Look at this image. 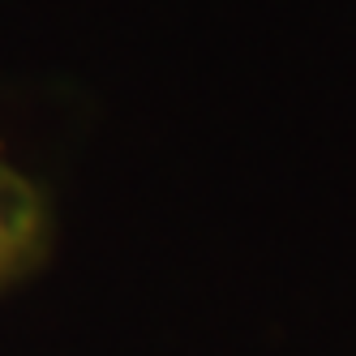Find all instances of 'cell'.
Masks as SVG:
<instances>
[{"label": "cell", "mask_w": 356, "mask_h": 356, "mask_svg": "<svg viewBox=\"0 0 356 356\" xmlns=\"http://www.w3.org/2000/svg\"><path fill=\"white\" fill-rule=\"evenodd\" d=\"M43 241V207L39 193L0 159V284L22 275Z\"/></svg>", "instance_id": "cell-1"}]
</instances>
